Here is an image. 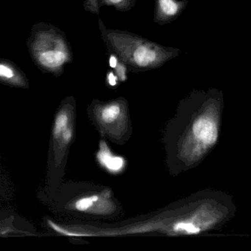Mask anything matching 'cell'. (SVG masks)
Wrapping results in <instances>:
<instances>
[{
	"instance_id": "cell-3",
	"label": "cell",
	"mask_w": 251,
	"mask_h": 251,
	"mask_svg": "<svg viewBox=\"0 0 251 251\" xmlns=\"http://www.w3.org/2000/svg\"><path fill=\"white\" fill-rule=\"evenodd\" d=\"M27 47L34 63L40 70L59 76L72 61L69 43L63 32L53 25L37 23L31 28Z\"/></svg>"
},
{
	"instance_id": "cell-10",
	"label": "cell",
	"mask_w": 251,
	"mask_h": 251,
	"mask_svg": "<svg viewBox=\"0 0 251 251\" xmlns=\"http://www.w3.org/2000/svg\"><path fill=\"white\" fill-rule=\"evenodd\" d=\"M105 4L113 5L119 9L126 8L131 4V0H103Z\"/></svg>"
},
{
	"instance_id": "cell-5",
	"label": "cell",
	"mask_w": 251,
	"mask_h": 251,
	"mask_svg": "<svg viewBox=\"0 0 251 251\" xmlns=\"http://www.w3.org/2000/svg\"><path fill=\"white\" fill-rule=\"evenodd\" d=\"M0 83L14 88H29V82L25 72L7 59L0 58Z\"/></svg>"
},
{
	"instance_id": "cell-11",
	"label": "cell",
	"mask_w": 251,
	"mask_h": 251,
	"mask_svg": "<svg viewBox=\"0 0 251 251\" xmlns=\"http://www.w3.org/2000/svg\"><path fill=\"white\" fill-rule=\"evenodd\" d=\"M116 68V74H117L118 77L119 79L122 81H125L126 80V66L125 63L123 62H117V64L115 66Z\"/></svg>"
},
{
	"instance_id": "cell-2",
	"label": "cell",
	"mask_w": 251,
	"mask_h": 251,
	"mask_svg": "<svg viewBox=\"0 0 251 251\" xmlns=\"http://www.w3.org/2000/svg\"><path fill=\"white\" fill-rule=\"evenodd\" d=\"M109 47L123 63L134 69H155L178 55L175 49L162 47L138 35L121 30L103 31Z\"/></svg>"
},
{
	"instance_id": "cell-6",
	"label": "cell",
	"mask_w": 251,
	"mask_h": 251,
	"mask_svg": "<svg viewBox=\"0 0 251 251\" xmlns=\"http://www.w3.org/2000/svg\"><path fill=\"white\" fill-rule=\"evenodd\" d=\"M125 110L120 102H113L99 107L97 118L100 123L104 126H113L125 119Z\"/></svg>"
},
{
	"instance_id": "cell-7",
	"label": "cell",
	"mask_w": 251,
	"mask_h": 251,
	"mask_svg": "<svg viewBox=\"0 0 251 251\" xmlns=\"http://www.w3.org/2000/svg\"><path fill=\"white\" fill-rule=\"evenodd\" d=\"M187 3V0H156L155 11L156 20L166 22L177 17L184 10Z\"/></svg>"
},
{
	"instance_id": "cell-9",
	"label": "cell",
	"mask_w": 251,
	"mask_h": 251,
	"mask_svg": "<svg viewBox=\"0 0 251 251\" xmlns=\"http://www.w3.org/2000/svg\"><path fill=\"white\" fill-rule=\"evenodd\" d=\"M11 190L0 167V201L10 199Z\"/></svg>"
},
{
	"instance_id": "cell-8",
	"label": "cell",
	"mask_w": 251,
	"mask_h": 251,
	"mask_svg": "<svg viewBox=\"0 0 251 251\" xmlns=\"http://www.w3.org/2000/svg\"><path fill=\"white\" fill-rule=\"evenodd\" d=\"M97 159L101 167L111 173L118 174L125 169V159L121 156L113 155L104 141L101 143Z\"/></svg>"
},
{
	"instance_id": "cell-1",
	"label": "cell",
	"mask_w": 251,
	"mask_h": 251,
	"mask_svg": "<svg viewBox=\"0 0 251 251\" xmlns=\"http://www.w3.org/2000/svg\"><path fill=\"white\" fill-rule=\"evenodd\" d=\"M193 112L184 133L181 157L187 165L201 162L218 144L222 127L224 95L221 90L210 88L192 96Z\"/></svg>"
},
{
	"instance_id": "cell-4",
	"label": "cell",
	"mask_w": 251,
	"mask_h": 251,
	"mask_svg": "<svg viewBox=\"0 0 251 251\" xmlns=\"http://www.w3.org/2000/svg\"><path fill=\"white\" fill-rule=\"evenodd\" d=\"M110 193H103L100 195H90L81 197L70 204V207L79 212L94 214V215H107L110 213L113 206L109 200Z\"/></svg>"
},
{
	"instance_id": "cell-12",
	"label": "cell",
	"mask_w": 251,
	"mask_h": 251,
	"mask_svg": "<svg viewBox=\"0 0 251 251\" xmlns=\"http://www.w3.org/2000/svg\"><path fill=\"white\" fill-rule=\"evenodd\" d=\"M85 7L94 13H99V4L97 0H86Z\"/></svg>"
}]
</instances>
